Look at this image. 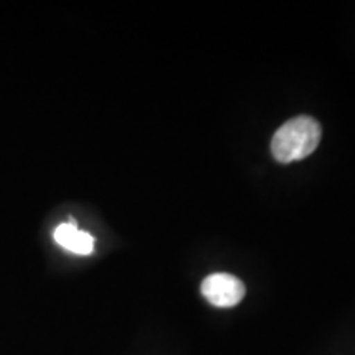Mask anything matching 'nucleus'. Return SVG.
<instances>
[{"mask_svg": "<svg viewBox=\"0 0 355 355\" xmlns=\"http://www.w3.org/2000/svg\"><path fill=\"white\" fill-rule=\"evenodd\" d=\"M321 125L309 115H298L283 123L272 139V155L278 163L298 162L309 157L321 141Z\"/></svg>", "mask_w": 355, "mask_h": 355, "instance_id": "f257e3e1", "label": "nucleus"}, {"mask_svg": "<svg viewBox=\"0 0 355 355\" xmlns=\"http://www.w3.org/2000/svg\"><path fill=\"white\" fill-rule=\"evenodd\" d=\"M202 296L217 308H232L245 296L242 279L230 273H212L201 283Z\"/></svg>", "mask_w": 355, "mask_h": 355, "instance_id": "f03ea898", "label": "nucleus"}, {"mask_svg": "<svg viewBox=\"0 0 355 355\" xmlns=\"http://www.w3.org/2000/svg\"><path fill=\"white\" fill-rule=\"evenodd\" d=\"M53 237H55L58 245L73 252V254L91 255L94 252V237L91 234L84 232V230H79L76 222L73 219L58 225L55 232H53Z\"/></svg>", "mask_w": 355, "mask_h": 355, "instance_id": "7ed1b4c3", "label": "nucleus"}]
</instances>
